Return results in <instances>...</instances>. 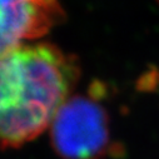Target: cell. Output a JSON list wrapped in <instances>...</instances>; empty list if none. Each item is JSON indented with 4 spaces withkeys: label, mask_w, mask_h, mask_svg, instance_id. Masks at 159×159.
<instances>
[{
    "label": "cell",
    "mask_w": 159,
    "mask_h": 159,
    "mask_svg": "<svg viewBox=\"0 0 159 159\" xmlns=\"http://www.w3.org/2000/svg\"><path fill=\"white\" fill-rule=\"evenodd\" d=\"M80 69L75 57L48 43L20 44L2 53L0 135L18 148L50 127L70 98Z\"/></svg>",
    "instance_id": "6da1fadb"
},
{
    "label": "cell",
    "mask_w": 159,
    "mask_h": 159,
    "mask_svg": "<svg viewBox=\"0 0 159 159\" xmlns=\"http://www.w3.org/2000/svg\"><path fill=\"white\" fill-rule=\"evenodd\" d=\"M98 94L70 97L58 110L50 142L63 159H103L113 153L109 116Z\"/></svg>",
    "instance_id": "7a4b0ae2"
},
{
    "label": "cell",
    "mask_w": 159,
    "mask_h": 159,
    "mask_svg": "<svg viewBox=\"0 0 159 159\" xmlns=\"http://www.w3.org/2000/svg\"><path fill=\"white\" fill-rule=\"evenodd\" d=\"M63 18L58 0H2V53L45 35Z\"/></svg>",
    "instance_id": "3957f363"
}]
</instances>
